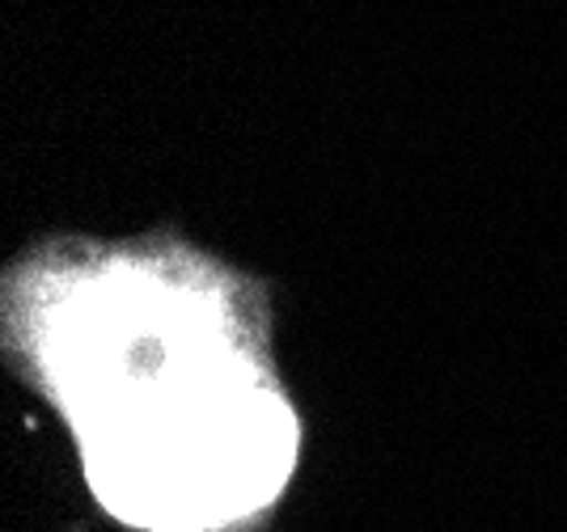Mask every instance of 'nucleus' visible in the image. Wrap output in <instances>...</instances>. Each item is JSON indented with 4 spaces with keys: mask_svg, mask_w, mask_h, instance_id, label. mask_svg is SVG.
Segmentation results:
<instances>
[{
    "mask_svg": "<svg viewBox=\"0 0 567 532\" xmlns=\"http://www.w3.org/2000/svg\"><path fill=\"white\" fill-rule=\"evenodd\" d=\"M97 494L127 520L190 532L267 503L292 465V418L259 368L118 406L81 427Z\"/></svg>",
    "mask_w": 567,
    "mask_h": 532,
    "instance_id": "1",
    "label": "nucleus"
}]
</instances>
